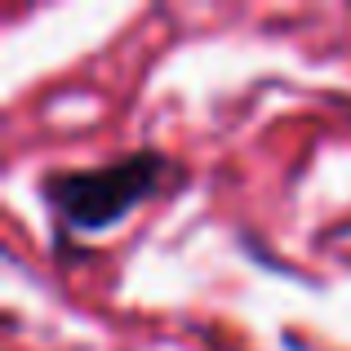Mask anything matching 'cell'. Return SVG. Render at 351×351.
<instances>
[{
	"label": "cell",
	"instance_id": "cell-1",
	"mask_svg": "<svg viewBox=\"0 0 351 351\" xmlns=\"http://www.w3.org/2000/svg\"><path fill=\"white\" fill-rule=\"evenodd\" d=\"M178 173L165 147H134L125 156L98 165H71V169H45L36 178V196L49 209V218L71 236H103L120 227L134 209L156 200Z\"/></svg>",
	"mask_w": 351,
	"mask_h": 351
}]
</instances>
